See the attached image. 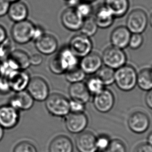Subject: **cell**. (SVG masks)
<instances>
[{
  "label": "cell",
  "mask_w": 152,
  "mask_h": 152,
  "mask_svg": "<svg viewBox=\"0 0 152 152\" xmlns=\"http://www.w3.org/2000/svg\"><path fill=\"white\" fill-rule=\"evenodd\" d=\"M79 58L72 52L68 46H65L59 50L49 61V68L55 75L65 74L69 70L79 66Z\"/></svg>",
  "instance_id": "6da1fadb"
},
{
  "label": "cell",
  "mask_w": 152,
  "mask_h": 152,
  "mask_svg": "<svg viewBox=\"0 0 152 152\" xmlns=\"http://www.w3.org/2000/svg\"><path fill=\"white\" fill-rule=\"evenodd\" d=\"M137 73L132 66L125 65L115 70V83L119 89L125 92L131 91L137 82Z\"/></svg>",
  "instance_id": "7a4b0ae2"
},
{
  "label": "cell",
  "mask_w": 152,
  "mask_h": 152,
  "mask_svg": "<svg viewBox=\"0 0 152 152\" xmlns=\"http://www.w3.org/2000/svg\"><path fill=\"white\" fill-rule=\"evenodd\" d=\"M45 101L47 110L54 116L64 117L70 113L69 101L64 95L53 93Z\"/></svg>",
  "instance_id": "3957f363"
},
{
  "label": "cell",
  "mask_w": 152,
  "mask_h": 152,
  "mask_svg": "<svg viewBox=\"0 0 152 152\" xmlns=\"http://www.w3.org/2000/svg\"><path fill=\"white\" fill-rule=\"evenodd\" d=\"M35 25L29 20L15 23L11 29L13 40L18 45L27 44L32 41V36Z\"/></svg>",
  "instance_id": "277c9868"
},
{
  "label": "cell",
  "mask_w": 152,
  "mask_h": 152,
  "mask_svg": "<svg viewBox=\"0 0 152 152\" xmlns=\"http://www.w3.org/2000/svg\"><path fill=\"white\" fill-rule=\"evenodd\" d=\"M102 59L105 66L116 70L126 65L127 57L123 49L111 46L104 51Z\"/></svg>",
  "instance_id": "5b68a950"
},
{
  "label": "cell",
  "mask_w": 152,
  "mask_h": 152,
  "mask_svg": "<svg viewBox=\"0 0 152 152\" xmlns=\"http://www.w3.org/2000/svg\"><path fill=\"white\" fill-rule=\"evenodd\" d=\"M148 16L145 11L140 9H134L129 13L126 20V27L131 34H141L148 26Z\"/></svg>",
  "instance_id": "8992f818"
},
{
  "label": "cell",
  "mask_w": 152,
  "mask_h": 152,
  "mask_svg": "<svg viewBox=\"0 0 152 152\" xmlns=\"http://www.w3.org/2000/svg\"><path fill=\"white\" fill-rule=\"evenodd\" d=\"M68 46L77 57L83 58L92 52L93 43L90 38L80 33L71 38Z\"/></svg>",
  "instance_id": "52a82bcc"
},
{
  "label": "cell",
  "mask_w": 152,
  "mask_h": 152,
  "mask_svg": "<svg viewBox=\"0 0 152 152\" xmlns=\"http://www.w3.org/2000/svg\"><path fill=\"white\" fill-rule=\"evenodd\" d=\"M26 90L37 101H45L50 95L49 85L44 79L39 77L31 79Z\"/></svg>",
  "instance_id": "ba28073f"
},
{
  "label": "cell",
  "mask_w": 152,
  "mask_h": 152,
  "mask_svg": "<svg viewBox=\"0 0 152 152\" xmlns=\"http://www.w3.org/2000/svg\"><path fill=\"white\" fill-rule=\"evenodd\" d=\"M88 124V118L84 113H69L65 117V126L69 132L79 134L84 131Z\"/></svg>",
  "instance_id": "9c48e42d"
},
{
  "label": "cell",
  "mask_w": 152,
  "mask_h": 152,
  "mask_svg": "<svg viewBox=\"0 0 152 152\" xmlns=\"http://www.w3.org/2000/svg\"><path fill=\"white\" fill-rule=\"evenodd\" d=\"M129 129L137 134L143 133L148 130L150 126V119L148 115L141 111L133 112L128 119Z\"/></svg>",
  "instance_id": "30bf717a"
},
{
  "label": "cell",
  "mask_w": 152,
  "mask_h": 152,
  "mask_svg": "<svg viewBox=\"0 0 152 152\" xmlns=\"http://www.w3.org/2000/svg\"><path fill=\"white\" fill-rule=\"evenodd\" d=\"M61 20L64 27L71 31L80 30L84 20L75 9L70 7H68L61 13Z\"/></svg>",
  "instance_id": "8fae6325"
},
{
  "label": "cell",
  "mask_w": 152,
  "mask_h": 152,
  "mask_svg": "<svg viewBox=\"0 0 152 152\" xmlns=\"http://www.w3.org/2000/svg\"><path fill=\"white\" fill-rule=\"evenodd\" d=\"M19 112L10 105L0 107V126L4 129H13L18 124Z\"/></svg>",
  "instance_id": "7c38bea8"
},
{
  "label": "cell",
  "mask_w": 152,
  "mask_h": 152,
  "mask_svg": "<svg viewBox=\"0 0 152 152\" xmlns=\"http://www.w3.org/2000/svg\"><path fill=\"white\" fill-rule=\"evenodd\" d=\"M93 105L98 112L106 113L110 112L114 107L115 97L111 91L107 89L94 95L93 99Z\"/></svg>",
  "instance_id": "4fadbf2b"
},
{
  "label": "cell",
  "mask_w": 152,
  "mask_h": 152,
  "mask_svg": "<svg viewBox=\"0 0 152 152\" xmlns=\"http://www.w3.org/2000/svg\"><path fill=\"white\" fill-rule=\"evenodd\" d=\"M102 56L98 53L92 52L81 58L79 66L86 75L96 73L102 67Z\"/></svg>",
  "instance_id": "5bb4252c"
},
{
  "label": "cell",
  "mask_w": 152,
  "mask_h": 152,
  "mask_svg": "<svg viewBox=\"0 0 152 152\" xmlns=\"http://www.w3.org/2000/svg\"><path fill=\"white\" fill-rule=\"evenodd\" d=\"M34 43L37 51L45 55H52L57 51L58 47V42L55 36L47 33Z\"/></svg>",
  "instance_id": "9a60e30c"
},
{
  "label": "cell",
  "mask_w": 152,
  "mask_h": 152,
  "mask_svg": "<svg viewBox=\"0 0 152 152\" xmlns=\"http://www.w3.org/2000/svg\"><path fill=\"white\" fill-rule=\"evenodd\" d=\"M95 135L90 131L79 133L76 137V148L79 152H97Z\"/></svg>",
  "instance_id": "2e32d148"
},
{
  "label": "cell",
  "mask_w": 152,
  "mask_h": 152,
  "mask_svg": "<svg viewBox=\"0 0 152 152\" xmlns=\"http://www.w3.org/2000/svg\"><path fill=\"white\" fill-rule=\"evenodd\" d=\"M7 79L9 80L12 91L16 93L25 91L31 79L29 73L23 70H17Z\"/></svg>",
  "instance_id": "e0dca14e"
},
{
  "label": "cell",
  "mask_w": 152,
  "mask_h": 152,
  "mask_svg": "<svg viewBox=\"0 0 152 152\" xmlns=\"http://www.w3.org/2000/svg\"><path fill=\"white\" fill-rule=\"evenodd\" d=\"M126 26H119L115 28L110 34V42L112 46L121 49L128 47L131 35Z\"/></svg>",
  "instance_id": "ac0fdd59"
},
{
  "label": "cell",
  "mask_w": 152,
  "mask_h": 152,
  "mask_svg": "<svg viewBox=\"0 0 152 152\" xmlns=\"http://www.w3.org/2000/svg\"><path fill=\"white\" fill-rule=\"evenodd\" d=\"M34 100L27 91H23L15 94L9 102L10 105L20 112V110H28L34 105Z\"/></svg>",
  "instance_id": "d6986e66"
},
{
  "label": "cell",
  "mask_w": 152,
  "mask_h": 152,
  "mask_svg": "<svg viewBox=\"0 0 152 152\" xmlns=\"http://www.w3.org/2000/svg\"><path fill=\"white\" fill-rule=\"evenodd\" d=\"M7 15L14 23L23 21L27 19L29 9L26 3L21 1L11 3Z\"/></svg>",
  "instance_id": "ffe728a7"
},
{
  "label": "cell",
  "mask_w": 152,
  "mask_h": 152,
  "mask_svg": "<svg viewBox=\"0 0 152 152\" xmlns=\"http://www.w3.org/2000/svg\"><path fill=\"white\" fill-rule=\"evenodd\" d=\"M68 92L72 100L87 103L90 99L91 94L87 89L86 83L83 82L72 83L69 88Z\"/></svg>",
  "instance_id": "44dd1931"
},
{
  "label": "cell",
  "mask_w": 152,
  "mask_h": 152,
  "mask_svg": "<svg viewBox=\"0 0 152 152\" xmlns=\"http://www.w3.org/2000/svg\"><path fill=\"white\" fill-rule=\"evenodd\" d=\"M104 5L111 12L115 18H121L128 12L130 2L129 0H104Z\"/></svg>",
  "instance_id": "7402d4cb"
},
{
  "label": "cell",
  "mask_w": 152,
  "mask_h": 152,
  "mask_svg": "<svg viewBox=\"0 0 152 152\" xmlns=\"http://www.w3.org/2000/svg\"><path fill=\"white\" fill-rule=\"evenodd\" d=\"M93 18L98 27L106 29L113 24L115 17L107 8L103 5L97 9Z\"/></svg>",
  "instance_id": "603a6c76"
},
{
  "label": "cell",
  "mask_w": 152,
  "mask_h": 152,
  "mask_svg": "<svg viewBox=\"0 0 152 152\" xmlns=\"http://www.w3.org/2000/svg\"><path fill=\"white\" fill-rule=\"evenodd\" d=\"M74 145L72 140L65 135H59L51 141L49 152H73Z\"/></svg>",
  "instance_id": "cb8c5ba5"
},
{
  "label": "cell",
  "mask_w": 152,
  "mask_h": 152,
  "mask_svg": "<svg viewBox=\"0 0 152 152\" xmlns=\"http://www.w3.org/2000/svg\"><path fill=\"white\" fill-rule=\"evenodd\" d=\"M10 57L15 61L19 70H26L31 66L30 56L23 50H14Z\"/></svg>",
  "instance_id": "d4e9b609"
},
{
  "label": "cell",
  "mask_w": 152,
  "mask_h": 152,
  "mask_svg": "<svg viewBox=\"0 0 152 152\" xmlns=\"http://www.w3.org/2000/svg\"><path fill=\"white\" fill-rule=\"evenodd\" d=\"M137 85L143 91H148L152 89V75L151 69L145 68L137 74Z\"/></svg>",
  "instance_id": "484cf974"
},
{
  "label": "cell",
  "mask_w": 152,
  "mask_h": 152,
  "mask_svg": "<svg viewBox=\"0 0 152 152\" xmlns=\"http://www.w3.org/2000/svg\"><path fill=\"white\" fill-rule=\"evenodd\" d=\"M96 73V76L103 83L105 86L112 85L115 83V70L111 68L104 66L102 67Z\"/></svg>",
  "instance_id": "4316f807"
},
{
  "label": "cell",
  "mask_w": 152,
  "mask_h": 152,
  "mask_svg": "<svg viewBox=\"0 0 152 152\" xmlns=\"http://www.w3.org/2000/svg\"><path fill=\"white\" fill-rule=\"evenodd\" d=\"M18 70L19 68L17 64L10 57L3 61H0V71L2 77L8 78Z\"/></svg>",
  "instance_id": "83f0119b"
},
{
  "label": "cell",
  "mask_w": 152,
  "mask_h": 152,
  "mask_svg": "<svg viewBox=\"0 0 152 152\" xmlns=\"http://www.w3.org/2000/svg\"><path fill=\"white\" fill-rule=\"evenodd\" d=\"M98 28L94 18L90 17L84 19L80 30L81 34L90 38L95 35Z\"/></svg>",
  "instance_id": "f1b7e54d"
},
{
  "label": "cell",
  "mask_w": 152,
  "mask_h": 152,
  "mask_svg": "<svg viewBox=\"0 0 152 152\" xmlns=\"http://www.w3.org/2000/svg\"><path fill=\"white\" fill-rule=\"evenodd\" d=\"M65 74L66 80L71 84L83 82L86 76V74L83 72L79 66L68 70Z\"/></svg>",
  "instance_id": "f546056e"
},
{
  "label": "cell",
  "mask_w": 152,
  "mask_h": 152,
  "mask_svg": "<svg viewBox=\"0 0 152 152\" xmlns=\"http://www.w3.org/2000/svg\"><path fill=\"white\" fill-rule=\"evenodd\" d=\"M87 89L91 95H95L105 89V86L97 76L91 77L86 83Z\"/></svg>",
  "instance_id": "4dcf8cb0"
},
{
  "label": "cell",
  "mask_w": 152,
  "mask_h": 152,
  "mask_svg": "<svg viewBox=\"0 0 152 152\" xmlns=\"http://www.w3.org/2000/svg\"><path fill=\"white\" fill-rule=\"evenodd\" d=\"M14 50L12 41L10 38H7L4 42L0 44V61L9 58Z\"/></svg>",
  "instance_id": "1f68e13d"
},
{
  "label": "cell",
  "mask_w": 152,
  "mask_h": 152,
  "mask_svg": "<svg viewBox=\"0 0 152 152\" xmlns=\"http://www.w3.org/2000/svg\"><path fill=\"white\" fill-rule=\"evenodd\" d=\"M75 9L79 15L85 19L91 17L93 12V7L91 3L80 1Z\"/></svg>",
  "instance_id": "d6a6232c"
},
{
  "label": "cell",
  "mask_w": 152,
  "mask_h": 152,
  "mask_svg": "<svg viewBox=\"0 0 152 152\" xmlns=\"http://www.w3.org/2000/svg\"><path fill=\"white\" fill-rule=\"evenodd\" d=\"M106 152H126V148L122 141L114 139L110 141Z\"/></svg>",
  "instance_id": "836d02e7"
},
{
  "label": "cell",
  "mask_w": 152,
  "mask_h": 152,
  "mask_svg": "<svg viewBox=\"0 0 152 152\" xmlns=\"http://www.w3.org/2000/svg\"><path fill=\"white\" fill-rule=\"evenodd\" d=\"M13 152H38L36 146L28 141H22L15 146Z\"/></svg>",
  "instance_id": "e575fe53"
},
{
  "label": "cell",
  "mask_w": 152,
  "mask_h": 152,
  "mask_svg": "<svg viewBox=\"0 0 152 152\" xmlns=\"http://www.w3.org/2000/svg\"><path fill=\"white\" fill-rule=\"evenodd\" d=\"M110 140L107 135L101 134L96 138V146L97 151L103 152L106 151L110 142Z\"/></svg>",
  "instance_id": "d590c367"
},
{
  "label": "cell",
  "mask_w": 152,
  "mask_h": 152,
  "mask_svg": "<svg viewBox=\"0 0 152 152\" xmlns=\"http://www.w3.org/2000/svg\"><path fill=\"white\" fill-rule=\"evenodd\" d=\"M143 41V37L141 34H132L128 47L132 50H137L141 47Z\"/></svg>",
  "instance_id": "8d00e7d4"
},
{
  "label": "cell",
  "mask_w": 152,
  "mask_h": 152,
  "mask_svg": "<svg viewBox=\"0 0 152 152\" xmlns=\"http://www.w3.org/2000/svg\"><path fill=\"white\" fill-rule=\"evenodd\" d=\"M70 113H84L86 106L85 104L80 102L71 99L69 101Z\"/></svg>",
  "instance_id": "74e56055"
},
{
  "label": "cell",
  "mask_w": 152,
  "mask_h": 152,
  "mask_svg": "<svg viewBox=\"0 0 152 152\" xmlns=\"http://www.w3.org/2000/svg\"><path fill=\"white\" fill-rule=\"evenodd\" d=\"M11 91L12 90L8 79L4 77H2L0 79V94L6 95Z\"/></svg>",
  "instance_id": "f35d334b"
},
{
  "label": "cell",
  "mask_w": 152,
  "mask_h": 152,
  "mask_svg": "<svg viewBox=\"0 0 152 152\" xmlns=\"http://www.w3.org/2000/svg\"><path fill=\"white\" fill-rule=\"evenodd\" d=\"M45 34V30L40 25H35L33 32L32 41H36L41 38Z\"/></svg>",
  "instance_id": "ab89813d"
},
{
  "label": "cell",
  "mask_w": 152,
  "mask_h": 152,
  "mask_svg": "<svg viewBox=\"0 0 152 152\" xmlns=\"http://www.w3.org/2000/svg\"><path fill=\"white\" fill-rule=\"evenodd\" d=\"M11 3L8 0H0V17L7 15Z\"/></svg>",
  "instance_id": "60d3db41"
},
{
  "label": "cell",
  "mask_w": 152,
  "mask_h": 152,
  "mask_svg": "<svg viewBox=\"0 0 152 152\" xmlns=\"http://www.w3.org/2000/svg\"><path fill=\"white\" fill-rule=\"evenodd\" d=\"M30 65L34 66H38L43 63V57L39 54H34L30 56Z\"/></svg>",
  "instance_id": "b9f144b4"
},
{
  "label": "cell",
  "mask_w": 152,
  "mask_h": 152,
  "mask_svg": "<svg viewBox=\"0 0 152 152\" xmlns=\"http://www.w3.org/2000/svg\"><path fill=\"white\" fill-rule=\"evenodd\" d=\"M133 152H152V146L148 143L140 144L135 148Z\"/></svg>",
  "instance_id": "7bdbcfd3"
},
{
  "label": "cell",
  "mask_w": 152,
  "mask_h": 152,
  "mask_svg": "<svg viewBox=\"0 0 152 152\" xmlns=\"http://www.w3.org/2000/svg\"><path fill=\"white\" fill-rule=\"evenodd\" d=\"M145 103L148 108L152 110V89L148 91L145 96Z\"/></svg>",
  "instance_id": "ee69618b"
},
{
  "label": "cell",
  "mask_w": 152,
  "mask_h": 152,
  "mask_svg": "<svg viewBox=\"0 0 152 152\" xmlns=\"http://www.w3.org/2000/svg\"><path fill=\"white\" fill-rule=\"evenodd\" d=\"M7 38L6 30L2 26L0 25V44L4 42Z\"/></svg>",
  "instance_id": "f6af8a7d"
},
{
  "label": "cell",
  "mask_w": 152,
  "mask_h": 152,
  "mask_svg": "<svg viewBox=\"0 0 152 152\" xmlns=\"http://www.w3.org/2000/svg\"><path fill=\"white\" fill-rule=\"evenodd\" d=\"M67 3L68 5H75L80 1V0H65Z\"/></svg>",
  "instance_id": "bcb514c9"
},
{
  "label": "cell",
  "mask_w": 152,
  "mask_h": 152,
  "mask_svg": "<svg viewBox=\"0 0 152 152\" xmlns=\"http://www.w3.org/2000/svg\"><path fill=\"white\" fill-rule=\"evenodd\" d=\"M147 141H148V144H150V145L152 146V132H151L148 135Z\"/></svg>",
  "instance_id": "7dc6e473"
},
{
  "label": "cell",
  "mask_w": 152,
  "mask_h": 152,
  "mask_svg": "<svg viewBox=\"0 0 152 152\" xmlns=\"http://www.w3.org/2000/svg\"><path fill=\"white\" fill-rule=\"evenodd\" d=\"M4 135V129L0 126V141L2 140Z\"/></svg>",
  "instance_id": "c3c4849f"
},
{
  "label": "cell",
  "mask_w": 152,
  "mask_h": 152,
  "mask_svg": "<svg viewBox=\"0 0 152 152\" xmlns=\"http://www.w3.org/2000/svg\"><path fill=\"white\" fill-rule=\"evenodd\" d=\"M80 1H83V2H86L90 3H91L94 2V1H96V0H80Z\"/></svg>",
  "instance_id": "681fc988"
},
{
  "label": "cell",
  "mask_w": 152,
  "mask_h": 152,
  "mask_svg": "<svg viewBox=\"0 0 152 152\" xmlns=\"http://www.w3.org/2000/svg\"><path fill=\"white\" fill-rule=\"evenodd\" d=\"M150 23L151 25V26L152 27V13L151 14V16H150Z\"/></svg>",
  "instance_id": "f907efd6"
},
{
  "label": "cell",
  "mask_w": 152,
  "mask_h": 152,
  "mask_svg": "<svg viewBox=\"0 0 152 152\" xmlns=\"http://www.w3.org/2000/svg\"><path fill=\"white\" fill-rule=\"evenodd\" d=\"M8 1L10 3H13L16 2V1H21V0H8Z\"/></svg>",
  "instance_id": "816d5d0a"
},
{
  "label": "cell",
  "mask_w": 152,
  "mask_h": 152,
  "mask_svg": "<svg viewBox=\"0 0 152 152\" xmlns=\"http://www.w3.org/2000/svg\"><path fill=\"white\" fill-rule=\"evenodd\" d=\"M2 77V75H1V71H0V79Z\"/></svg>",
  "instance_id": "f5cc1de1"
},
{
  "label": "cell",
  "mask_w": 152,
  "mask_h": 152,
  "mask_svg": "<svg viewBox=\"0 0 152 152\" xmlns=\"http://www.w3.org/2000/svg\"><path fill=\"white\" fill-rule=\"evenodd\" d=\"M151 74H152V68H151Z\"/></svg>",
  "instance_id": "db71d44e"
},
{
  "label": "cell",
  "mask_w": 152,
  "mask_h": 152,
  "mask_svg": "<svg viewBox=\"0 0 152 152\" xmlns=\"http://www.w3.org/2000/svg\"></svg>",
  "instance_id": "11a10c76"
}]
</instances>
